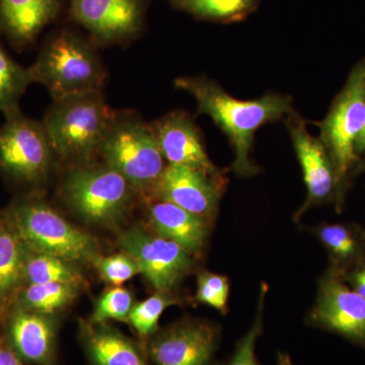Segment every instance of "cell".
Wrapping results in <instances>:
<instances>
[{
    "label": "cell",
    "mask_w": 365,
    "mask_h": 365,
    "mask_svg": "<svg viewBox=\"0 0 365 365\" xmlns=\"http://www.w3.org/2000/svg\"><path fill=\"white\" fill-rule=\"evenodd\" d=\"M9 215L29 251L73 264L93 263L98 256L97 242L90 235L42 201L18 204Z\"/></svg>",
    "instance_id": "52a82bcc"
},
{
    "label": "cell",
    "mask_w": 365,
    "mask_h": 365,
    "mask_svg": "<svg viewBox=\"0 0 365 365\" xmlns=\"http://www.w3.org/2000/svg\"><path fill=\"white\" fill-rule=\"evenodd\" d=\"M29 72L33 83L44 86L53 101L103 91L107 78L95 44L68 29L50 36Z\"/></svg>",
    "instance_id": "3957f363"
},
{
    "label": "cell",
    "mask_w": 365,
    "mask_h": 365,
    "mask_svg": "<svg viewBox=\"0 0 365 365\" xmlns=\"http://www.w3.org/2000/svg\"><path fill=\"white\" fill-rule=\"evenodd\" d=\"M276 365H294L287 353L279 351L277 354Z\"/></svg>",
    "instance_id": "836d02e7"
},
{
    "label": "cell",
    "mask_w": 365,
    "mask_h": 365,
    "mask_svg": "<svg viewBox=\"0 0 365 365\" xmlns=\"http://www.w3.org/2000/svg\"><path fill=\"white\" fill-rule=\"evenodd\" d=\"M136 191L123 176L103 163L71 167L61 182V196L85 222L115 227L128 215Z\"/></svg>",
    "instance_id": "5b68a950"
},
{
    "label": "cell",
    "mask_w": 365,
    "mask_h": 365,
    "mask_svg": "<svg viewBox=\"0 0 365 365\" xmlns=\"http://www.w3.org/2000/svg\"><path fill=\"white\" fill-rule=\"evenodd\" d=\"M25 278L29 284L68 283L78 287L83 281V274L73 263L34 252L26 253Z\"/></svg>",
    "instance_id": "603a6c76"
},
{
    "label": "cell",
    "mask_w": 365,
    "mask_h": 365,
    "mask_svg": "<svg viewBox=\"0 0 365 365\" xmlns=\"http://www.w3.org/2000/svg\"><path fill=\"white\" fill-rule=\"evenodd\" d=\"M313 235L328 252L329 266L341 274L365 257L364 228L359 225L323 222L313 228Z\"/></svg>",
    "instance_id": "ffe728a7"
},
{
    "label": "cell",
    "mask_w": 365,
    "mask_h": 365,
    "mask_svg": "<svg viewBox=\"0 0 365 365\" xmlns=\"http://www.w3.org/2000/svg\"><path fill=\"white\" fill-rule=\"evenodd\" d=\"M60 7V0H0V26L16 44H29L57 18Z\"/></svg>",
    "instance_id": "d6986e66"
},
{
    "label": "cell",
    "mask_w": 365,
    "mask_h": 365,
    "mask_svg": "<svg viewBox=\"0 0 365 365\" xmlns=\"http://www.w3.org/2000/svg\"><path fill=\"white\" fill-rule=\"evenodd\" d=\"M225 179L168 163L153 200L167 201L210 222L217 212Z\"/></svg>",
    "instance_id": "5bb4252c"
},
{
    "label": "cell",
    "mask_w": 365,
    "mask_h": 365,
    "mask_svg": "<svg viewBox=\"0 0 365 365\" xmlns=\"http://www.w3.org/2000/svg\"><path fill=\"white\" fill-rule=\"evenodd\" d=\"M133 306V297L129 290L121 287L110 288L98 299L91 322H127Z\"/></svg>",
    "instance_id": "83f0119b"
},
{
    "label": "cell",
    "mask_w": 365,
    "mask_h": 365,
    "mask_svg": "<svg viewBox=\"0 0 365 365\" xmlns=\"http://www.w3.org/2000/svg\"><path fill=\"white\" fill-rule=\"evenodd\" d=\"M268 287L263 283L259 294L258 307L253 324L247 333L237 341L234 352L222 365H260L256 355L257 341L263 333L264 307Z\"/></svg>",
    "instance_id": "4316f807"
},
{
    "label": "cell",
    "mask_w": 365,
    "mask_h": 365,
    "mask_svg": "<svg viewBox=\"0 0 365 365\" xmlns=\"http://www.w3.org/2000/svg\"><path fill=\"white\" fill-rule=\"evenodd\" d=\"M230 297V281L222 274L202 271L197 276L195 299L200 304L227 314Z\"/></svg>",
    "instance_id": "f1b7e54d"
},
{
    "label": "cell",
    "mask_w": 365,
    "mask_h": 365,
    "mask_svg": "<svg viewBox=\"0 0 365 365\" xmlns=\"http://www.w3.org/2000/svg\"><path fill=\"white\" fill-rule=\"evenodd\" d=\"M98 155L130 182L136 193L153 200L167 165L151 123L136 113H115Z\"/></svg>",
    "instance_id": "277c9868"
},
{
    "label": "cell",
    "mask_w": 365,
    "mask_h": 365,
    "mask_svg": "<svg viewBox=\"0 0 365 365\" xmlns=\"http://www.w3.org/2000/svg\"><path fill=\"white\" fill-rule=\"evenodd\" d=\"M119 244L157 292H170L194 267V257L176 242L139 227L120 235Z\"/></svg>",
    "instance_id": "30bf717a"
},
{
    "label": "cell",
    "mask_w": 365,
    "mask_h": 365,
    "mask_svg": "<svg viewBox=\"0 0 365 365\" xmlns=\"http://www.w3.org/2000/svg\"><path fill=\"white\" fill-rule=\"evenodd\" d=\"M220 339L218 326L184 319L153 334L146 355L155 365H213Z\"/></svg>",
    "instance_id": "7c38bea8"
},
{
    "label": "cell",
    "mask_w": 365,
    "mask_h": 365,
    "mask_svg": "<svg viewBox=\"0 0 365 365\" xmlns=\"http://www.w3.org/2000/svg\"><path fill=\"white\" fill-rule=\"evenodd\" d=\"M285 121L307 188L306 200L294 216L299 222L309 209L335 199L337 177L326 146L309 133L304 120L292 111Z\"/></svg>",
    "instance_id": "4fadbf2b"
},
{
    "label": "cell",
    "mask_w": 365,
    "mask_h": 365,
    "mask_svg": "<svg viewBox=\"0 0 365 365\" xmlns=\"http://www.w3.org/2000/svg\"><path fill=\"white\" fill-rule=\"evenodd\" d=\"M6 116L0 127V169L20 181H42L56 157L42 122L19 111Z\"/></svg>",
    "instance_id": "ba28073f"
},
{
    "label": "cell",
    "mask_w": 365,
    "mask_h": 365,
    "mask_svg": "<svg viewBox=\"0 0 365 365\" xmlns=\"http://www.w3.org/2000/svg\"><path fill=\"white\" fill-rule=\"evenodd\" d=\"M364 232H365V228H364Z\"/></svg>",
    "instance_id": "8d00e7d4"
},
{
    "label": "cell",
    "mask_w": 365,
    "mask_h": 365,
    "mask_svg": "<svg viewBox=\"0 0 365 365\" xmlns=\"http://www.w3.org/2000/svg\"><path fill=\"white\" fill-rule=\"evenodd\" d=\"M354 150L357 157L359 155H365V126L364 130L361 131V133L357 137L356 141H355Z\"/></svg>",
    "instance_id": "d6a6232c"
},
{
    "label": "cell",
    "mask_w": 365,
    "mask_h": 365,
    "mask_svg": "<svg viewBox=\"0 0 365 365\" xmlns=\"http://www.w3.org/2000/svg\"><path fill=\"white\" fill-rule=\"evenodd\" d=\"M307 323L365 348V299L331 266L319 278L316 302Z\"/></svg>",
    "instance_id": "9c48e42d"
},
{
    "label": "cell",
    "mask_w": 365,
    "mask_h": 365,
    "mask_svg": "<svg viewBox=\"0 0 365 365\" xmlns=\"http://www.w3.org/2000/svg\"><path fill=\"white\" fill-rule=\"evenodd\" d=\"M31 83L29 69L14 62L0 45V111L6 115L19 111V100Z\"/></svg>",
    "instance_id": "d4e9b609"
},
{
    "label": "cell",
    "mask_w": 365,
    "mask_h": 365,
    "mask_svg": "<svg viewBox=\"0 0 365 365\" xmlns=\"http://www.w3.org/2000/svg\"><path fill=\"white\" fill-rule=\"evenodd\" d=\"M56 333L53 314L20 309L9 319V347L28 364L55 365Z\"/></svg>",
    "instance_id": "2e32d148"
},
{
    "label": "cell",
    "mask_w": 365,
    "mask_h": 365,
    "mask_svg": "<svg viewBox=\"0 0 365 365\" xmlns=\"http://www.w3.org/2000/svg\"><path fill=\"white\" fill-rule=\"evenodd\" d=\"M322 143L332 158L337 177L335 201L342 208L350 170L359 163L354 145L365 126V58L355 64L330 111L319 124Z\"/></svg>",
    "instance_id": "8992f818"
},
{
    "label": "cell",
    "mask_w": 365,
    "mask_h": 365,
    "mask_svg": "<svg viewBox=\"0 0 365 365\" xmlns=\"http://www.w3.org/2000/svg\"><path fill=\"white\" fill-rule=\"evenodd\" d=\"M176 297L170 292H157L148 299L134 304L128 317V323L141 339H150L158 332V321L163 312L178 304Z\"/></svg>",
    "instance_id": "484cf974"
},
{
    "label": "cell",
    "mask_w": 365,
    "mask_h": 365,
    "mask_svg": "<svg viewBox=\"0 0 365 365\" xmlns=\"http://www.w3.org/2000/svg\"><path fill=\"white\" fill-rule=\"evenodd\" d=\"M115 113L103 91L53 101L42 124L56 158L71 167L91 163L98 155Z\"/></svg>",
    "instance_id": "7a4b0ae2"
},
{
    "label": "cell",
    "mask_w": 365,
    "mask_h": 365,
    "mask_svg": "<svg viewBox=\"0 0 365 365\" xmlns=\"http://www.w3.org/2000/svg\"><path fill=\"white\" fill-rule=\"evenodd\" d=\"M341 276L348 287L365 299V257Z\"/></svg>",
    "instance_id": "4dcf8cb0"
},
{
    "label": "cell",
    "mask_w": 365,
    "mask_h": 365,
    "mask_svg": "<svg viewBox=\"0 0 365 365\" xmlns=\"http://www.w3.org/2000/svg\"><path fill=\"white\" fill-rule=\"evenodd\" d=\"M150 202L148 222L155 235L176 242L193 257L202 252L210 222L167 201Z\"/></svg>",
    "instance_id": "e0dca14e"
},
{
    "label": "cell",
    "mask_w": 365,
    "mask_h": 365,
    "mask_svg": "<svg viewBox=\"0 0 365 365\" xmlns=\"http://www.w3.org/2000/svg\"><path fill=\"white\" fill-rule=\"evenodd\" d=\"M78 288L68 283L29 284L21 294V309L53 314L73 302L78 294Z\"/></svg>",
    "instance_id": "cb8c5ba5"
},
{
    "label": "cell",
    "mask_w": 365,
    "mask_h": 365,
    "mask_svg": "<svg viewBox=\"0 0 365 365\" xmlns=\"http://www.w3.org/2000/svg\"><path fill=\"white\" fill-rule=\"evenodd\" d=\"M146 0H69L71 20L95 45H121L135 39L145 21Z\"/></svg>",
    "instance_id": "8fae6325"
},
{
    "label": "cell",
    "mask_w": 365,
    "mask_h": 365,
    "mask_svg": "<svg viewBox=\"0 0 365 365\" xmlns=\"http://www.w3.org/2000/svg\"><path fill=\"white\" fill-rule=\"evenodd\" d=\"M98 273L107 282L120 287L140 273L138 264L128 254H116L111 256H98L93 262Z\"/></svg>",
    "instance_id": "f546056e"
},
{
    "label": "cell",
    "mask_w": 365,
    "mask_h": 365,
    "mask_svg": "<svg viewBox=\"0 0 365 365\" xmlns=\"http://www.w3.org/2000/svg\"><path fill=\"white\" fill-rule=\"evenodd\" d=\"M356 167H355V172H365V160H362V162H359L356 163Z\"/></svg>",
    "instance_id": "e575fe53"
},
{
    "label": "cell",
    "mask_w": 365,
    "mask_h": 365,
    "mask_svg": "<svg viewBox=\"0 0 365 365\" xmlns=\"http://www.w3.org/2000/svg\"><path fill=\"white\" fill-rule=\"evenodd\" d=\"M26 252L11 216L0 218V302L11 299L25 278Z\"/></svg>",
    "instance_id": "44dd1931"
},
{
    "label": "cell",
    "mask_w": 365,
    "mask_h": 365,
    "mask_svg": "<svg viewBox=\"0 0 365 365\" xmlns=\"http://www.w3.org/2000/svg\"><path fill=\"white\" fill-rule=\"evenodd\" d=\"M4 345H2L1 343H0V351H1L2 348H4Z\"/></svg>",
    "instance_id": "d590c367"
},
{
    "label": "cell",
    "mask_w": 365,
    "mask_h": 365,
    "mask_svg": "<svg viewBox=\"0 0 365 365\" xmlns=\"http://www.w3.org/2000/svg\"><path fill=\"white\" fill-rule=\"evenodd\" d=\"M81 338L91 365H148L143 350L107 323H83Z\"/></svg>",
    "instance_id": "ac0fdd59"
},
{
    "label": "cell",
    "mask_w": 365,
    "mask_h": 365,
    "mask_svg": "<svg viewBox=\"0 0 365 365\" xmlns=\"http://www.w3.org/2000/svg\"><path fill=\"white\" fill-rule=\"evenodd\" d=\"M18 355L11 350V347L4 346L0 351V365H25Z\"/></svg>",
    "instance_id": "1f68e13d"
},
{
    "label": "cell",
    "mask_w": 365,
    "mask_h": 365,
    "mask_svg": "<svg viewBox=\"0 0 365 365\" xmlns=\"http://www.w3.org/2000/svg\"><path fill=\"white\" fill-rule=\"evenodd\" d=\"M151 126L165 162L223 179L222 172L209 158L200 131L188 113H168Z\"/></svg>",
    "instance_id": "9a60e30c"
},
{
    "label": "cell",
    "mask_w": 365,
    "mask_h": 365,
    "mask_svg": "<svg viewBox=\"0 0 365 365\" xmlns=\"http://www.w3.org/2000/svg\"><path fill=\"white\" fill-rule=\"evenodd\" d=\"M177 11L198 21L240 23L256 11L261 0H167Z\"/></svg>",
    "instance_id": "7402d4cb"
},
{
    "label": "cell",
    "mask_w": 365,
    "mask_h": 365,
    "mask_svg": "<svg viewBox=\"0 0 365 365\" xmlns=\"http://www.w3.org/2000/svg\"><path fill=\"white\" fill-rule=\"evenodd\" d=\"M178 90L195 98L198 112L220 127L234 148L232 170L240 177L259 174L251 158L255 134L264 125L278 121L294 111L290 96L268 93L255 100H237L206 76H182L174 81Z\"/></svg>",
    "instance_id": "6da1fadb"
}]
</instances>
